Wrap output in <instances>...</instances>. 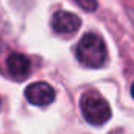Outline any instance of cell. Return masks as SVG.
<instances>
[{
	"label": "cell",
	"instance_id": "cell-1",
	"mask_svg": "<svg viewBox=\"0 0 134 134\" xmlns=\"http://www.w3.org/2000/svg\"><path fill=\"white\" fill-rule=\"evenodd\" d=\"M76 58L78 61L86 67L91 69H100L108 61V50L106 44L101 39V36L95 33H87L81 37V41L76 45Z\"/></svg>",
	"mask_w": 134,
	"mask_h": 134
},
{
	"label": "cell",
	"instance_id": "cell-2",
	"mask_svg": "<svg viewBox=\"0 0 134 134\" xmlns=\"http://www.w3.org/2000/svg\"><path fill=\"white\" fill-rule=\"evenodd\" d=\"M80 106H81L83 117L91 125L100 126V125H104L111 119V106H109V103L97 92H86L81 97Z\"/></svg>",
	"mask_w": 134,
	"mask_h": 134
},
{
	"label": "cell",
	"instance_id": "cell-3",
	"mask_svg": "<svg viewBox=\"0 0 134 134\" xmlns=\"http://www.w3.org/2000/svg\"><path fill=\"white\" fill-rule=\"evenodd\" d=\"M25 97L34 106H48L55 101L56 92L48 83L37 81V83H31L25 89Z\"/></svg>",
	"mask_w": 134,
	"mask_h": 134
},
{
	"label": "cell",
	"instance_id": "cell-4",
	"mask_svg": "<svg viewBox=\"0 0 134 134\" xmlns=\"http://www.w3.org/2000/svg\"><path fill=\"white\" fill-rule=\"evenodd\" d=\"M52 27H53V30L56 33L73 34L76 33V30L81 27V19L76 14H73V13L58 11L52 17Z\"/></svg>",
	"mask_w": 134,
	"mask_h": 134
},
{
	"label": "cell",
	"instance_id": "cell-5",
	"mask_svg": "<svg viewBox=\"0 0 134 134\" xmlns=\"http://www.w3.org/2000/svg\"><path fill=\"white\" fill-rule=\"evenodd\" d=\"M6 69L9 72V75L16 80H24L28 76L30 73V69H31V63L30 59L22 55V53H11L8 58H6Z\"/></svg>",
	"mask_w": 134,
	"mask_h": 134
},
{
	"label": "cell",
	"instance_id": "cell-6",
	"mask_svg": "<svg viewBox=\"0 0 134 134\" xmlns=\"http://www.w3.org/2000/svg\"><path fill=\"white\" fill-rule=\"evenodd\" d=\"M75 2H76V5H78L80 8H83L84 11H89V13L95 11L97 6H98L97 0H75Z\"/></svg>",
	"mask_w": 134,
	"mask_h": 134
},
{
	"label": "cell",
	"instance_id": "cell-7",
	"mask_svg": "<svg viewBox=\"0 0 134 134\" xmlns=\"http://www.w3.org/2000/svg\"><path fill=\"white\" fill-rule=\"evenodd\" d=\"M131 95H133V98H134V84L131 86Z\"/></svg>",
	"mask_w": 134,
	"mask_h": 134
},
{
	"label": "cell",
	"instance_id": "cell-8",
	"mask_svg": "<svg viewBox=\"0 0 134 134\" xmlns=\"http://www.w3.org/2000/svg\"><path fill=\"white\" fill-rule=\"evenodd\" d=\"M0 106H2V101H0Z\"/></svg>",
	"mask_w": 134,
	"mask_h": 134
}]
</instances>
